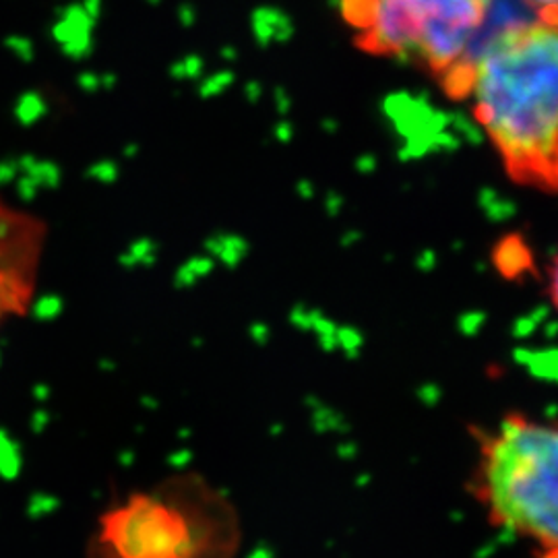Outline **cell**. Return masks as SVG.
<instances>
[{
	"label": "cell",
	"instance_id": "obj_4",
	"mask_svg": "<svg viewBox=\"0 0 558 558\" xmlns=\"http://www.w3.org/2000/svg\"><path fill=\"white\" fill-rule=\"evenodd\" d=\"M101 550L110 558H203L199 521L160 493H141L101 519Z\"/></svg>",
	"mask_w": 558,
	"mask_h": 558
},
{
	"label": "cell",
	"instance_id": "obj_3",
	"mask_svg": "<svg viewBox=\"0 0 558 558\" xmlns=\"http://www.w3.org/2000/svg\"><path fill=\"white\" fill-rule=\"evenodd\" d=\"M495 0H343V17L362 50L412 60L463 94L468 62Z\"/></svg>",
	"mask_w": 558,
	"mask_h": 558
},
{
	"label": "cell",
	"instance_id": "obj_8",
	"mask_svg": "<svg viewBox=\"0 0 558 558\" xmlns=\"http://www.w3.org/2000/svg\"><path fill=\"white\" fill-rule=\"evenodd\" d=\"M538 558H558V546H550V548H539Z\"/></svg>",
	"mask_w": 558,
	"mask_h": 558
},
{
	"label": "cell",
	"instance_id": "obj_1",
	"mask_svg": "<svg viewBox=\"0 0 558 558\" xmlns=\"http://www.w3.org/2000/svg\"><path fill=\"white\" fill-rule=\"evenodd\" d=\"M463 98L511 180L558 193V21L511 23L482 41Z\"/></svg>",
	"mask_w": 558,
	"mask_h": 558
},
{
	"label": "cell",
	"instance_id": "obj_2",
	"mask_svg": "<svg viewBox=\"0 0 558 558\" xmlns=\"http://www.w3.org/2000/svg\"><path fill=\"white\" fill-rule=\"evenodd\" d=\"M474 439L470 490L488 521L538 550L558 546V420L505 414Z\"/></svg>",
	"mask_w": 558,
	"mask_h": 558
},
{
	"label": "cell",
	"instance_id": "obj_7",
	"mask_svg": "<svg viewBox=\"0 0 558 558\" xmlns=\"http://www.w3.org/2000/svg\"><path fill=\"white\" fill-rule=\"evenodd\" d=\"M548 294H550V302L558 313V251L548 267Z\"/></svg>",
	"mask_w": 558,
	"mask_h": 558
},
{
	"label": "cell",
	"instance_id": "obj_6",
	"mask_svg": "<svg viewBox=\"0 0 558 558\" xmlns=\"http://www.w3.org/2000/svg\"><path fill=\"white\" fill-rule=\"evenodd\" d=\"M538 11L539 20L558 21V0H523Z\"/></svg>",
	"mask_w": 558,
	"mask_h": 558
},
{
	"label": "cell",
	"instance_id": "obj_5",
	"mask_svg": "<svg viewBox=\"0 0 558 558\" xmlns=\"http://www.w3.org/2000/svg\"><path fill=\"white\" fill-rule=\"evenodd\" d=\"M46 246V221L0 195V331L34 306Z\"/></svg>",
	"mask_w": 558,
	"mask_h": 558
}]
</instances>
